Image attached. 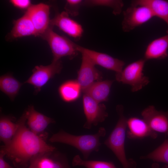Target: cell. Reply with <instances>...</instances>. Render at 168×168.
I'll return each mask as SVG.
<instances>
[{"label": "cell", "instance_id": "obj_1", "mask_svg": "<svg viewBox=\"0 0 168 168\" xmlns=\"http://www.w3.org/2000/svg\"><path fill=\"white\" fill-rule=\"evenodd\" d=\"M27 112L25 111L17 122V129L10 143L1 146L0 151L20 168L28 165L30 159L37 154L52 153L56 148L48 144L40 137L32 132L25 125Z\"/></svg>", "mask_w": 168, "mask_h": 168}, {"label": "cell", "instance_id": "obj_2", "mask_svg": "<svg viewBox=\"0 0 168 168\" xmlns=\"http://www.w3.org/2000/svg\"><path fill=\"white\" fill-rule=\"evenodd\" d=\"M106 131L104 127L99 128L95 134L75 135L61 130L49 138L51 142H59L74 147L82 154L85 160H87L93 151L98 152L101 145L100 139L104 137Z\"/></svg>", "mask_w": 168, "mask_h": 168}, {"label": "cell", "instance_id": "obj_3", "mask_svg": "<svg viewBox=\"0 0 168 168\" xmlns=\"http://www.w3.org/2000/svg\"><path fill=\"white\" fill-rule=\"evenodd\" d=\"M116 110L119 116L118 120L104 143L113 152L123 168H134L135 162L132 160H128L125 152L124 145L127 119L124 114L123 106L121 105H117Z\"/></svg>", "mask_w": 168, "mask_h": 168}, {"label": "cell", "instance_id": "obj_4", "mask_svg": "<svg viewBox=\"0 0 168 168\" xmlns=\"http://www.w3.org/2000/svg\"><path fill=\"white\" fill-rule=\"evenodd\" d=\"M50 26L41 37L48 43L53 54V61L60 60L67 56L72 59L76 56L78 52L77 44L66 37L58 34Z\"/></svg>", "mask_w": 168, "mask_h": 168}, {"label": "cell", "instance_id": "obj_5", "mask_svg": "<svg viewBox=\"0 0 168 168\" xmlns=\"http://www.w3.org/2000/svg\"><path fill=\"white\" fill-rule=\"evenodd\" d=\"M146 61L143 58L128 64L121 72L116 73V80L130 85L133 92L142 89L150 82L149 77L145 76L143 72Z\"/></svg>", "mask_w": 168, "mask_h": 168}, {"label": "cell", "instance_id": "obj_6", "mask_svg": "<svg viewBox=\"0 0 168 168\" xmlns=\"http://www.w3.org/2000/svg\"><path fill=\"white\" fill-rule=\"evenodd\" d=\"M122 28L124 32H129L147 22L154 16L151 9L145 5H131L123 12Z\"/></svg>", "mask_w": 168, "mask_h": 168}, {"label": "cell", "instance_id": "obj_7", "mask_svg": "<svg viewBox=\"0 0 168 168\" xmlns=\"http://www.w3.org/2000/svg\"><path fill=\"white\" fill-rule=\"evenodd\" d=\"M62 68L60 60L53 61L51 63L47 66H36L32 70V75L24 83L33 86L36 93H38L50 79L60 72Z\"/></svg>", "mask_w": 168, "mask_h": 168}, {"label": "cell", "instance_id": "obj_8", "mask_svg": "<svg viewBox=\"0 0 168 168\" xmlns=\"http://www.w3.org/2000/svg\"><path fill=\"white\" fill-rule=\"evenodd\" d=\"M77 50L95 65H99L106 69L120 72L123 69L124 62L106 54L98 52L77 44Z\"/></svg>", "mask_w": 168, "mask_h": 168}, {"label": "cell", "instance_id": "obj_9", "mask_svg": "<svg viewBox=\"0 0 168 168\" xmlns=\"http://www.w3.org/2000/svg\"><path fill=\"white\" fill-rule=\"evenodd\" d=\"M100 103L89 96L84 94L83 104L86 118V121L83 125L84 128L90 129L92 125H97L108 117L105 106Z\"/></svg>", "mask_w": 168, "mask_h": 168}, {"label": "cell", "instance_id": "obj_10", "mask_svg": "<svg viewBox=\"0 0 168 168\" xmlns=\"http://www.w3.org/2000/svg\"><path fill=\"white\" fill-rule=\"evenodd\" d=\"M50 6L42 3L32 4L26 12L33 24L38 36L41 37L50 26Z\"/></svg>", "mask_w": 168, "mask_h": 168}, {"label": "cell", "instance_id": "obj_11", "mask_svg": "<svg viewBox=\"0 0 168 168\" xmlns=\"http://www.w3.org/2000/svg\"><path fill=\"white\" fill-rule=\"evenodd\" d=\"M55 11L54 17L50 19V26L57 27L76 40L80 39L84 31L81 24L71 18L65 11L60 13L55 9Z\"/></svg>", "mask_w": 168, "mask_h": 168}, {"label": "cell", "instance_id": "obj_12", "mask_svg": "<svg viewBox=\"0 0 168 168\" xmlns=\"http://www.w3.org/2000/svg\"><path fill=\"white\" fill-rule=\"evenodd\" d=\"M141 115L153 131L168 137V110L158 111L154 106L151 105L142 111Z\"/></svg>", "mask_w": 168, "mask_h": 168}, {"label": "cell", "instance_id": "obj_13", "mask_svg": "<svg viewBox=\"0 0 168 168\" xmlns=\"http://www.w3.org/2000/svg\"><path fill=\"white\" fill-rule=\"evenodd\" d=\"M82 56L81 64L78 72L77 81L83 91L96 81H100L102 77L101 72L96 68L95 65L85 56Z\"/></svg>", "mask_w": 168, "mask_h": 168}, {"label": "cell", "instance_id": "obj_14", "mask_svg": "<svg viewBox=\"0 0 168 168\" xmlns=\"http://www.w3.org/2000/svg\"><path fill=\"white\" fill-rule=\"evenodd\" d=\"M127 137L130 139H138L149 137L156 139L157 133L153 131L143 119L135 117L127 120Z\"/></svg>", "mask_w": 168, "mask_h": 168}, {"label": "cell", "instance_id": "obj_15", "mask_svg": "<svg viewBox=\"0 0 168 168\" xmlns=\"http://www.w3.org/2000/svg\"><path fill=\"white\" fill-rule=\"evenodd\" d=\"M13 26L7 36V39L13 40L23 37L37 34L33 24L27 14L25 12L21 17L13 22Z\"/></svg>", "mask_w": 168, "mask_h": 168}, {"label": "cell", "instance_id": "obj_16", "mask_svg": "<svg viewBox=\"0 0 168 168\" xmlns=\"http://www.w3.org/2000/svg\"><path fill=\"white\" fill-rule=\"evenodd\" d=\"M168 34L156 39L147 46L144 54L143 58L147 60L156 59H161L168 56Z\"/></svg>", "mask_w": 168, "mask_h": 168}, {"label": "cell", "instance_id": "obj_17", "mask_svg": "<svg viewBox=\"0 0 168 168\" xmlns=\"http://www.w3.org/2000/svg\"><path fill=\"white\" fill-rule=\"evenodd\" d=\"M27 112V123L30 130L35 134H38L43 131L54 120L36 111L33 106H29Z\"/></svg>", "mask_w": 168, "mask_h": 168}, {"label": "cell", "instance_id": "obj_18", "mask_svg": "<svg viewBox=\"0 0 168 168\" xmlns=\"http://www.w3.org/2000/svg\"><path fill=\"white\" fill-rule=\"evenodd\" d=\"M113 82V80H111L96 81L83 91L84 94L99 103L106 101Z\"/></svg>", "mask_w": 168, "mask_h": 168}, {"label": "cell", "instance_id": "obj_19", "mask_svg": "<svg viewBox=\"0 0 168 168\" xmlns=\"http://www.w3.org/2000/svg\"><path fill=\"white\" fill-rule=\"evenodd\" d=\"M131 5L147 6L151 9L154 16H157L163 20L168 26V0H133L132 1ZM166 33L168 34V27Z\"/></svg>", "mask_w": 168, "mask_h": 168}, {"label": "cell", "instance_id": "obj_20", "mask_svg": "<svg viewBox=\"0 0 168 168\" xmlns=\"http://www.w3.org/2000/svg\"><path fill=\"white\" fill-rule=\"evenodd\" d=\"M81 87L76 81H68L59 87V92L62 99L67 102L74 101L80 96Z\"/></svg>", "mask_w": 168, "mask_h": 168}, {"label": "cell", "instance_id": "obj_21", "mask_svg": "<svg viewBox=\"0 0 168 168\" xmlns=\"http://www.w3.org/2000/svg\"><path fill=\"white\" fill-rule=\"evenodd\" d=\"M21 85L10 74H6L0 77V90L11 100H13L18 94Z\"/></svg>", "mask_w": 168, "mask_h": 168}, {"label": "cell", "instance_id": "obj_22", "mask_svg": "<svg viewBox=\"0 0 168 168\" xmlns=\"http://www.w3.org/2000/svg\"><path fill=\"white\" fill-rule=\"evenodd\" d=\"M17 123H14L9 118L2 117L0 120V139L4 145L9 144L17 129Z\"/></svg>", "mask_w": 168, "mask_h": 168}, {"label": "cell", "instance_id": "obj_23", "mask_svg": "<svg viewBox=\"0 0 168 168\" xmlns=\"http://www.w3.org/2000/svg\"><path fill=\"white\" fill-rule=\"evenodd\" d=\"M83 5L88 7H108L112 9L114 15H117L121 12L124 4L120 0H87L83 1Z\"/></svg>", "mask_w": 168, "mask_h": 168}, {"label": "cell", "instance_id": "obj_24", "mask_svg": "<svg viewBox=\"0 0 168 168\" xmlns=\"http://www.w3.org/2000/svg\"><path fill=\"white\" fill-rule=\"evenodd\" d=\"M72 165L73 166H82L86 168H117L112 162L83 160L78 155L73 157Z\"/></svg>", "mask_w": 168, "mask_h": 168}, {"label": "cell", "instance_id": "obj_25", "mask_svg": "<svg viewBox=\"0 0 168 168\" xmlns=\"http://www.w3.org/2000/svg\"><path fill=\"white\" fill-rule=\"evenodd\" d=\"M142 159H149L163 162L168 166V138L154 151L147 155L141 156Z\"/></svg>", "mask_w": 168, "mask_h": 168}, {"label": "cell", "instance_id": "obj_26", "mask_svg": "<svg viewBox=\"0 0 168 168\" xmlns=\"http://www.w3.org/2000/svg\"><path fill=\"white\" fill-rule=\"evenodd\" d=\"M83 1L82 0H67L64 6L65 12L69 16H76L78 15Z\"/></svg>", "mask_w": 168, "mask_h": 168}, {"label": "cell", "instance_id": "obj_27", "mask_svg": "<svg viewBox=\"0 0 168 168\" xmlns=\"http://www.w3.org/2000/svg\"><path fill=\"white\" fill-rule=\"evenodd\" d=\"M51 153L42 152L37 154L30 159V165L28 168H38V165L40 161L43 157L48 156Z\"/></svg>", "mask_w": 168, "mask_h": 168}, {"label": "cell", "instance_id": "obj_28", "mask_svg": "<svg viewBox=\"0 0 168 168\" xmlns=\"http://www.w3.org/2000/svg\"><path fill=\"white\" fill-rule=\"evenodd\" d=\"M10 2L14 7L21 9H27L31 6V2L29 0H11Z\"/></svg>", "mask_w": 168, "mask_h": 168}, {"label": "cell", "instance_id": "obj_29", "mask_svg": "<svg viewBox=\"0 0 168 168\" xmlns=\"http://www.w3.org/2000/svg\"><path fill=\"white\" fill-rule=\"evenodd\" d=\"M47 157H43L40 161L38 168H52L54 166L55 160H53Z\"/></svg>", "mask_w": 168, "mask_h": 168}, {"label": "cell", "instance_id": "obj_30", "mask_svg": "<svg viewBox=\"0 0 168 168\" xmlns=\"http://www.w3.org/2000/svg\"><path fill=\"white\" fill-rule=\"evenodd\" d=\"M52 168H70V166L66 159L58 157L55 159L54 166Z\"/></svg>", "mask_w": 168, "mask_h": 168}, {"label": "cell", "instance_id": "obj_31", "mask_svg": "<svg viewBox=\"0 0 168 168\" xmlns=\"http://www.w3.org/2000/svg\"><path fill=\"white\" fill-rule=\"evenodd\" d=\"M5 154L0 151V168H14L10 165L4 160V157Z\"/></svg>", "mask_w": 168, "mask_h": 168}, {"label": "cell", "instance_id": "obj_32", "mask_svg": "<svg viewBox=\"0 0 168 168\" xmlns=\"http://www.w3.org/2000/svg\"><path fill=\"white\" fill-rule=\"evenodd\" d=\"M165 168H168V166L166 165H165Z\"/></svg>", "mask_w": 168, "mask_h": 168}]
</instances>
